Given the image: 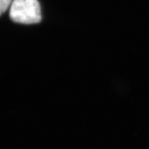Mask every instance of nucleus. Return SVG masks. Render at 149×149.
<instances>
[{"instance_id":"f03ea898","label":"nucleus","mask_w":149,"mask_h":149,"mask_svg":"<svg viewBox=\"0 0 149 149\" xmlns=\"http://www.w3.org/2000/svg\"><path fill=\"white\" fill-rule=\"evenodd\" d=\"M12 3V0H0V16L6 12Z\"/></svg>"},{"instance_id":"f257e3e1","label":"nucleus","mask_w":149,"mask_h":149,"mask_svg":"<svg viewBox=\"0 0 149 149\" xmlns=\"http://www.w3.org/2000/svg\"><path fill=\"white\" fill-rule=\"evenodd\" d=\"M9 15L17 23L33 24L42 20L41 7L37 0H13Z\"/></svg>"}]
</instances>
